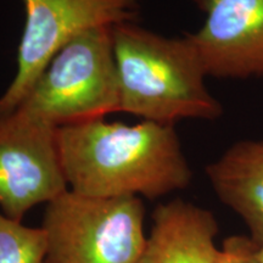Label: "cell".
<instances>
[{
	"instance_id": "4",
	"label": "cell",
	"mask_w": 263,
	"mask_h": 263,
	"mask_svg": "<svg viewBox=\"0 0 263 263\" xmlns=\"http://www.w3.org/2000/svg\"><path fill=\"white\" fill-rule=\"evenodd\" d=\"M138 196H88L68 189L47 203L44 263H138L146 242Z\"/></svg>"
},
{
	"instance_id": "7",
	"label": "cell",
	"mask_w": 263,
	"mask_h": 263,
	"mask_svg": "<svg viewBox=\"0 0 263 263\" xmlns=\"http://www.w3.org/2000/svg\"><path fill=\"white\" fill-rule=\"evenodd\" d=\"M205 24L186 34L207 76L263 80V0H193Z\"/></svg>"
},
{
	"instance_id": "12",
	"label": "cell",
	"mask_w": 263,
	"mask_h": 263,
	"mask_svg": "<svg viewBox=\"0 0 263 263\" xmlns=\"http://www.w3.org/2000/svg\"><path fill=\"white\" fill-rule=\"evenodd\" d=\"M254 256L257 263H263V245H258L255 242Z\"/></svg>"
},
{
	"instance_id": "3",
	"label": "cell",
	"mask_w": 263,
	"mask_h": 263,
	"mask_svg": "<svg viewBox=\"0 0 263 263\" xmlns=\"http://www.w3.org/2000/svg\"><path fill=\"white\" fill-rule=\"evenodd\" d=\"M114 27L89 29L64 45L12 112L57 129L120 112Z\"/></svg>"
},
{
	"instance_id": "2",
	"label": "cell",
	"mask_w": 263,
	"mask_h": 263,
	"mask_svg": "<svg viewBox=\"0 0 263 263\" xmlns=\"http://www.w3.org/2000/svg\"><path fill=\"white\" fill-rule=\"evenodd\" d=\"M121 111L143 121H213L221 103L207 89V77L188 35L171 38L124 22L112 28Z\"/></svg>"
},
{
	"instance_id": "6",
	"label": "cell",
	"mask_w": 263,
	"mask_h": 263,
	"mask_svg": "<svg viewBox=\"0 0 263 263\" xmlns=\"http://www.w3.org/2000/svg\"><path fill=\"white\" fill-rule=\"evenodd\" d=\"M58 129L18 112L0 117V211L22 222L68 190Z\"/></svg>"
},
{
	"instance_id": "9",
	"label": "cell",
	"mask_w": 263,
	"mask_h": 263,
	"mask_svg": "<svg viewBox=\"0 0 263 263\" xmlns=\"http://www.w3.org/2000/svg\"><path fill=\"white\" fill-rule=\"evenodd\" d=\"M218 199L245 222L263 245V140H240L206 167Z\"/></svg>"
},
{
	"instance_id": "5",
	"label": "cell",
	"mask_w": 263,
	"mask_h": 263,
	"mask_svg": "<svg viewBox=\"0 0 263 263\" xmlns=\"http://www.w3.org/2000/svg\"><path fill=\"white\" fill-rule=\"evenodd\" d=\"M141 0H22L26 12L17 70L0 97V117L15 111L54 55L68 42L103 26L136 22Z\"/></svg>"
},
{
	"instance_id": "8",
	"label": "cell",
	"mask_w": 263,
	"mask_h": 263,
	"mask_svg": "<svg viewBox=\"0 0 263 263\" xmlns=\"http://www.w3.org/2000/svg\"><path fill=\"white\" fill-rule=\"evenodd\" d=\"M218 223L195 203L176 199L156 207L138 263H219Z\"/></svg>"
},
{
	"instance_id": "10",
	"label": "cell",
	"mask_w": 263,
	"mask_h": 263,
	"mask_svg": "<svg viewBox=\"0 0 263 263\" xmlns=\"http://www.w3.org/2000/svg\"><path fill=\"white\" fill-rule=\"evenodd\" d=\"M45 234L0 211V263H44Z\"/></svg>"
},
{
	"instance_id": "1",
	"label": "cell",
	"mask_w": 263,
	"mask_h": 263,
	"mask_svg": "<svg viewBox=\"0 0 263 263\" xmlns=\"http://www.w3.org/2000/svg\"><path fill=\"white\" fill-rule=\"evenodd\" d=\"M68 188L88 196L168 195L192 182L173 124L95 120L58 129Z\"/></svg>"
},
{
	"instance_id": "11",
	"label": "cell",
	"mask_w": 263,
	"mask_h": 263,
	"mask_svg": "<svg viewBox=\"0 0 263 263\" xmlns=\"http://www.w3.org/2000/svg\"><path fill=\"white\" fill-rule=\"evenodd\" d=\"M255 241L246 236H230L221 249L219 263H257L254 256Z\"/></svg>"
}]
</instances>
